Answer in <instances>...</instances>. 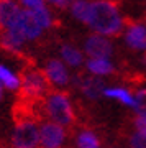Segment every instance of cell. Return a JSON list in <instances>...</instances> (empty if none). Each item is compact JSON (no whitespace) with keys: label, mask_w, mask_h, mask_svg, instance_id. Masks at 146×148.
<instances>
[{"label":"cell","mask_w":146,"mask_h":148,"mask_svg":"<svg viewBox=\"0 0 146 148\" xmlns=\"http://www.w3.org/2000/svg\"><path fill=\"white\" fill-rule=\"evenodd\" d=\"M89 25L95 33L104 36H117L123 32L125 20L115 0H92L89 10Z\"/></svg>","instance_id":"1"},{"label":"cell","mask_w":146,"mask_h":148,"mask_svg":"<svg viewBox=\"0 0 146 148\" xmlns=\"http://www.w3.org/2000/svg\"><path fill=\"white\" fill-rule=\"evenodd\" d=\"M43 110L53 122H56L63 127H69L76 122L71 99L66 92L61 90H49L43 99Z\"/></svg>","instance_id":"2"},{"label":"cell","mask_w":146,"mask_h":148,"mask_svg":"<svg viewBox=\"0 0 146 148\" xmlns=\"http://www.w3.org/2000/svg\"><path fill=\"white\" fill-rule=\"evenodd\" d=\"M49 90H53V84L49 82L44 71L31 68V69H25L21 73L20 97L18 99L30 102H40L46 97Z\"/></svg>","instance_id":"3"},{"label":"cell","mask_w":146,"mask_h":148,"mask_svg":"<svg viewBox=\"0 0 146 148\" xmlns=\"http://www.w3.org/2000/svg\"><path fill=\"white\" fill-rule=\"evenodd\" d=\"M12 133L13 148H40V127L35 119H18Z\"/></svg>","instance_id":"4"},{"label":"cell","mask_w":146,"mask_h":148,"mask_svg":"<svg viewBox=\"0 0 146 148\" xmlns=\"http://www.w3.org/2000/svg\"><path fill=\"white\" fill-rule=\"evenodd\" d=\"M66 128L56 122H44L40 127V148H61L66 140Z\"/></svg>","instance_id":"5"},{"label":"cell","mask_w":146,"mask_h":148,"mask_svg":"<svg viewBox=\"0 0 146 148\" xmlns=\"http://www.w3.org/2000/svg\"><path fill=\"white\" fill-rule=\"evenodd\" d=\"M84 51L87 53V56L90 58H104L108 59L113 54V45L108 38H105L104 35L94 33L90 35L85 43H84Z\"/></svg>","instance_id":"6"},{"label":"cell","mask_w":146,"mask_h":148,"mask_svg":"<svg viewBox=\"0 0 146 148\" xmlns=\"http://www.w3.org/2000/svg\"><path fill=\"white\" fill-rule=\"evenodd\" d=\"M125 43L135 51H146V27L140 21H130L126 25Z\"/></svg>","instance_id":"7"},{"label":"cell","mask_w":146,"mask_h":148,"mask_svg":"<svg viewBox=\"0 0 146 148\" xmlns=\"http://www.w3.org/2000/svg\"><path fill=\"white\" fill-rule=\"evenodd\" d=\"M20 12L15 0H0V27L5 30L20 27Z\"/></svg>","instance_id":"8"},{"label":"cell","mask_w":146,"mask_h":148,"mask_svg":"<svg viewBox=\"0 0 146 148\" xmlns=\"http://www.w3.org/2000/svg\"><path fill=\"white\" fill-rule=\"evenodd\" d=\"M72 82L82 90L84 95H87L92 101L99 99L100 95L104 94V89H105L104 82L100 81V77H95V76H82V74H77L72 79Z\"/></svg>","instance_id":"9"},{"label":"cell","mask_w":146,"mask_h":148,"mask_svg":"<svg viewBox=\"0 0 146 148\" xmlns=\"http://www.w3.org/2000/svg\"><path fill=\"white\" fill-rule=\"evenodd\" d=\"M43 71H44V74L48 76V79L53 86L64 87V86L69 84V73L64 66V63H61L59 59H48Z\"/></svg>","instance_id":"10"},{"label":"cell","mask_w":146,"mask_h":148,"mask_svg":"<svg viewBox=\"0 0 146 148\" xmlns=\"http://www.w3.org/2000/svg\"><path fill=\"white\" fill-rule=\"evenodd\" d=\"M20 28L23 35H25L26 40H36L40 38L43 28L41 25L38 23V20L35 18V13H33L31 8H21L20 12Z\"/></svg>","instance_id":"11"},{"label":"cell","mask_w":146,"mask_h":148,"mask_svg":"<svg viewBox=\"0 0 146 148\" xmlns=\"http://www.w3.org/2000/svg\"><path fill=\"white\" fill-rule=\"evenodd\" d=\"M61 58L64 59V63H68L72 68H77V66H81L84 63L82 53L74 45H69V43L61 45Z\"/></svg>","instance_id":"12"},{"label":"cell","mask_w":146,"mask_h":148,"mask_svg":"<svg viewBox=\"0 0 146 148\" xmlns=\"http://www.w3.org/2000/svg\"><path fill=\"white\" fill-rule=\"evenodd\" d=\"M87 69H89V73L95 74V76H107L115 71L113 64L104 58H90L87 61Z\"/></svg>","instance_id":"13"},{"label":"cell","mask_w":146,"mask_h":148,"mask_svg":"<svg viewBox=\"0 0 146 148\" xmlns=\"http://www.w3.org/2000/svg\"><path fill=\"white\" fill-rule=\"evenodd\" d=\"M104 95L110 97V99H117V101H120L125 106L135 107V95L131 94L128 89H125V87H108V89H104Z\"/></svg>","instance_id":"14"},{"label":"cell","mask_w":146,"mask_h":148,"mask_svg":"<svg viewBox=\"0 0 146 148\" xmlns=\"http://www.w3.org/2000/svg\"><path fill=\"white\" fill-rule=\"evenodd\" d=\"M69 8H71V13H72L74 18H77L79 21H82V23L87 25L89 10H90V2L89 0H74Z\"/></svg>","instance_id":"15"},{"label":"cell","mask_w":146,"mask_h":148,"mask_svg":"<svg viewBox=\"0 0 146 148\" xmlns=\"http://www.w3.org/2000/svg\"><path fill=\"white\" fill-rule=\"evenodd\" d=\"M0 82L3 84V87L10 90H18L20 89V77L16 76L13 71L0 64Z\"/></svg>","instance_id":"16"},{"label":"cell","mask_w":146,"mask_h":148,"mask_svg":"<svg viewBox=\"0 0 146 148\" xmlns=\"http://www.w3.org/2000/svg\"><path fill=\"white\" fill-rule=\"evenodd\" d=\"M79 148H100V140L92 130H82L76 138Z\"/></svg>","instance_id":"17"},{"label":"cell","mask_w":146,"mask_h":148,"mask_svg":"<svg viewBox=\"0 0 146 148\" xmlns=\"http://www.w3.org/2000/svg\"><path fill=\"white\" fill-rule=\"evenodd\" d=\"M33 13H35V18L38 20V23L41 25V28H49L53 25V18H51V13L48 10L46 7H38V8H33Z\"/></svg>","instance_id":"18"},{"label":"cell","mask_w":146,"mask_h":148,"mask_svg":"<svg viewBox=\"0 0 146 148\" xmlns=\"http://www.w3.org/2000/svg\"><path fill=\"white\" fill-rule=\"evenodd\" d=\"M136 114H146V87H141L135 92V107Z\"/></svg>","instance_id":"19"},{"label":"cell","mask_w":146,"mask_h":148,"mask_svg":"<svg viewBox=\"0 0 146 148\" xmlns=\"http://www.w3.org/2000/svg\"><path fill=\"white\" fill-rule=\"evenodd\" d=\"M130 148H146V133L135 132L130 135Z\"/></svg>","instance_id":"20"},{"label":"cell","mask_w":146,"mask_h":148,"mask_svg":"<svg viewBox=\"0 0 146 148\" xmlns=\"http://www.w3.org/2000/svg\"><path fill=\"white\" fill-rule=\"evenodd\" d=\"M133 125L136 132L146 133V114H136V117L133 119Z\"/></svg>","instance_id":"21"},{"label":"cell","mask_w":146,"mask_h":148,"mask_svg":"<svg viewBox=\"0 0 146 148\" xmlns=\"http://www.w3.org/2000/svg\"><path fill=\"white\" fill-rule=\"evenodd\" d=\"M21 3L26 7V8H38V7L44 5V0H21Z\"/></svg>","instance_id":"22"},{"label":"cell","mask_w":146,"mask_h":148,"mask_svg":"<svg viewBox=\"0 0 146 148\" xmlns=\"http://www.w3.org/2000/svg\"><path fill=\"white\" fill-rule=\"evenodd\" d=\"M48 2H51L53 5L57 7V8H66V7H71V3L74 0H48Z\"/></svg>","instance_id":"23"},{"label":"cell","mask_w":146,"mask_h":148,"mask_svg":"<svg viewBox=\"0 0 146 148\" xmlns=\"http://www.w3.org/2000/svg\"><path fill=\"white\" fill-rule=\"evenodd\" d=\"M2 95H3V84L0 82V101H2Z\"/></svg>","instance_id":"24"}]
</instances>
